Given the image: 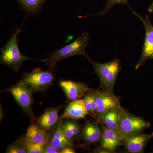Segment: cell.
Returning a JSON list of instances; mask_svg holds the SVG:
<instances>
[{
    "label": "cell",
    "instance_id": "6da1fadb",
    "mask_svg": "<svg viewBox=\"0 0 153 153\" xmlns=\"http://www.w3.org/2000/svg\"><path fill=\"white\" fill-rule=\"evenodd\" d=\"M22 26L17 29L5 45L1 49L0 62L10 66L14 71H19L23 62L26 60H36L44 62V60L33 59L24 56L19 50L18 36L22 32Z\"/></svg>",
    "mask_w": 153,
    "mask_h": 153
},
{
    "label": "cell",
    "instance_id": "7a4b0ae2",
    "mask_svg": "<svg viewBox=\"0 0 153 153\" xmlns=\"http://www.w3.org/2000/svg\"><path fill=\"white\" fill-rule=\"evenodd\" d=\"M89 37L88 33H82L79 37L71 44L63 48L53 51L44 59V62L50 67L55 66L58 61L75 55H82L88 59L89 56L85 52V49L88 44Z\"/></svg>",
    "mask_w": 153,
    "mask_h": 153
},
{
    "label": "cell",
    "instance_id": "3957f363",
    "mask_svg": "<svg viewBox=\"0 0 153 153\" xmlns=\"http://www.w3.org/2000/svg\"><path fill=\"white\" fill-rule=\"evenodd\" d=\"M88 60L92 64L100 79V88L103 90L113 92L117 78L122 68L120 60L115 58L109 62L100 63L95 62L90 57Z\"/></svg>",
    "mask_w": 153,
    "mask_h": 153
},
{
    "label": "cell",
    "instance_id": "277c9868",
    "mask_svg": "<svg viewBox=\"0 0 153 153\" xmlns=\"http://www.w3.org/2000/svg\"><path fill=\"white\" fill-rule=\"evenodd\" d=\"M55 75V66L46 71L37 68L31 72L23 73L19 82L30 87L34 92L44 93L53 84Z\"/></svg>",
    "mask_w": 153,
    "mask_h": 153
},
{
    "label": "cell",
    "instance_id": "5b68a950",
    "mask_svg": "<svg viewBox=\"0 0 153 153\" xmlns=\"http://www.w3.org/2000/svg\"><path fill=\"white\" fill-rule=\"evenodd\" d=\"M150 126L149 122L131 114L124 108L120 120L118 132L125 138L134 134L142 133L144 130Z\"/></svg>",
    "mask_w": 153,
    "mask_h": 153
},
{
    "label": "cell",
    "instance_id": "8992f818",
    "mask_svg": "<svg viewBox=\"0 0 153 153\" xmlns=\"http://www.w3.org/2000/svg\"><path fill=\"white\" fill-rule=\"evenodd\" d=\"M129 8L134 14L143 24L146 30V35L141 55L139 60L135 66V69L137 70L147 60L151 59L153 60V25L151 23L149 15H147L145 18H143L134 11L131 7Z\"/></svg>",
    "mask_w": 153,
    "mask_h": 153
},
{
    "label": "cell",
    "instance_id": "52a82bcc",
    "mask_svg": "<svg viewBox=\"0 0 153 153\" xmlns=\"http://www.w3.org/2000/svg\"><path fill=\"white\" fill-rule=\"evenodd\" d=\"M21 108L29 116L33 118L32 106L33 104V91L30 87L19 82L8 89Z\"/></svg>",
    "mask_w": 153,
    "mask_h": 153
},
{
    "label": "cell",
    "instance_id": "ba28073f",
    "mask_svg": "<svg viewBox=\"0 0 153 153\" xmlns=\"http://www.w3.org/2000/svg\"><path fill=\"white\" fill-rule=\"evenodd\" d=\"M95 98L97 110L96 120L100 122L105 114L121 106L118 99L113 92L109 91L96 90Z\"/></svg>",
    "mask_w": 153,
    "mask_h": 153
},
{
    "label": "cell",
    "instance_id": "9c48e42d",
    "mask_svg": "<svg viewBox=\"0 0 153 153\" xmlns=\"http://www.w3.org/2000/svg\"><path fill=\"white\" fill-rule=\"evenodd\" d=\"M58 85L65 93L68 102L81 99L94 90L84 83L71 80H59Z\"/></svg>",
    "mask_w": 153,
    "mask_h": 153
},
{
    "label": "cell",
    "instance_id": "30bf717a",
    "mask_svg": "<svg viewBox=\"0 0 153 153\" xmlns=\"http://www.w3.org/2000/svg\"><path fill=\"white\" fill-rule=\"evenodd\" d=\"M153 138V132L150 134L140 133L126 137L123 145L129 152L141 153L144 151L145 147L150 140Z\"/></svg>",
    "mask_w": 153,
    "mask_h": 153
},
{
    "label": "cell",
    "instance_id": "8fae6325",
    "mask_svg": "<svg viewBox=\"0 0 153 153\" xmlns=\"http://www.w3.org/2000/svg\"><path fill=\"white\" fill-rule=\"evenodd\" d=\"M102 133L100 141V149L114 152L120 145H123L124 139L121 135L115 130L108 128L102 124Z\"/></svg>",
    "mask_w": 153,
    "mask_h": 153
},
{
    "label": "cell",
    "instance_id": "7c38bea8",
    "mask_svg": "<svg viewBox=\"0 0 153 153\" xmlns=\"http://www.w3.org/2000/svg\"><path fill=\"white\" fill-rule=\"evenodd\" d=\"M64 105L49 108L37 120L38 126L49 133H52L60 121L58 112Z\"/></svg>",
    "mask_w": 153,
    "mask_h": 153
},
{
    "label": "cell",
    "instance_id": "4fadbf2b",
    "mask_svg": "<svg viewBox=\"0 0 153 153\" xmlns=\"http://www.w3.org/2000/svg\"><path fill=\"white\" fill-rule=\"evenodd\" d=\"M101 124L97 120L85 124L80 136L86 144H91L100 141L102 133V126H100Z\"/></svg>",
    "mask_w": 153,
    "mask_h": 153
},
{
    "label": "cell",
    "instance_id": "5bb4252c",
    "mask_svg": "<svg viewBox=\"0 0 153 153\" xmlns=\"http://www.w3.org/2000/svg\"><path fill=\"white\" fill-rule=\"evenodd\" d=\"M87 115L84 102L82 99H79L70 102L60 118L61 120L70 119L77 120L84 118Z\"/></svg>",
    "mask_w": 153,
    "mask_h": 153
},
{
    "label": "cell",
    "instance_id": "9a60e30c",
    "mask_svg": "<svg viewBox=\"0 0 153 153\" xmlns=\"http://www.w3.org/2000/svg\"><path fill=\"white\" fill-rule=\"evenodd\" d=\"M51 134L42 129L37 125L32 124L29 127L25 138L31 142L45 146L49 141Z\"/></svg>",
    "mask_w": 153,
    "mask_h": 153
},
{
    "label": "cell",
    "instance_id": "2e32d148",
    "mask_svg": "<svg viewBox=\"0 0 153 153\" xmlns=\"http://www.w3.org/2000/svg\"><path fill=\"white\" fill-rule=\"evenodd\" d=\"M61 120L56 126L51 135L49 142L51 144L60 152L63 148L66 147H73L74 146L73 142L66 138L61 127Z\"/></svg>",
    "mask_w": 153,
    "mask_h": 153
},
{
    "label": "cell",
    "instance_id": "e0dca14e",
    "mask_svg": "<svg viewBox=\"0 0 153 153\" xmlns=\"http://www.w3.org/2000/svg\"><path fill=\"white\" fill-rule=\"evenodd\" d=\"M17 2L28 18L40 13L47 0H17Z\"/></svg>",
    "mask_w": 153,
    "mask_h": 153
},
{
    "label": "cell",
    "instance_id": "ac0fdd59",
    "mask_svg": "<svg viewBox=\"0 0 153 153\" xmlns=\"http://www.w3.org/2000/svg\"><path fill=\"white\" fill-rule=\"evenodd\" d=\"M123 109V108L120 106L117 108L109 111L105 114L100 123L108 128L115 130L118 132L120 120Z\"/></svg>",
    "mask_w": 153,
    "mask_h": 153
},
{
    "label": "cell",
    "instance_id": "d6986e66",
    "mask_svg": "<svg viewBox=\"0 0 153 153\" xmlns=\"http://www.w3.org/2000/svg\"><path fill=\"white\" fill-rule=\"evenodd\" d=\"M61 120V127L66 138L71 142L76 139L80 135L81 127L74 120L66 119V120Z\"/></svg>",
    "mask_w": 153,
    "mask_h": 153
},
{
    "label": "cell",
    "instance_id": "ffe728a7",
    "mask_svg": "<svg viewBox=\"0 0 153 153\" xmlns=\"http://www.w3.org/2000/svg\"><path fill=\"white\" fill-rule=\"evenodd\" d=\"M96 90L91 91L83 97L85 108L87 110L88 115L93 118L96 119L97 116L96 102L95 98Z\"/></svg>",
    "mask_w": 153,
    "mask_h": 153
},
{
    "label": "cell",
    "instance_id": "44dd1931",
    "mask_svg": "<svg viewBox=\"0 0 153 153\" xmlns=\"http://www.w3.org/2000/svg\"><path fill=\"white\" fill-rule=\"evenodd\" d=\"M28 153H44V146L34 143L26 139L25 137L19 140Z\"/></svg>",
    "mask_w": 153,
    "mask_h": 153
},
{
    "label": "cell",
    "instance_id": "7402d4cb",
    "mask_svg": "<svg viewBox=\"0 0 153 153\" xmlns=\"http://www.w3.org/2000/svg\"><path fill=\"white\" fill-rule=\"evenodd\" d=\"M128 1V0H108L106 4H105V9L99 12L98 13L95 14V15H91V16H100V15L104 16L108 13H110L112 7L114 6L116 4H118L127 5L129 7H130L129 6Z\"/></svg>",
    "mask_w": 153,
    "mask_h": 153
},
{
    "label": "cell",
    "instance_id": "603a6c76",
    "mask_svg": "<svg viewBox=\"0 0 153 153\" xmlns=\"http://www.w3.org/2000/svg\"><path fill=\"white\" fill-rule=\"evenodd\" d=\"M6 153H27V152L21 143L19 142V141H17L9 146Z\"/></svg>",
    "mask_w": 153,
    "mask_h": 153
},
{
    "label": "cell",
    "instance_id": "cb8c5ba5",
    "mask_svg": "<svg viewBox=\"0 0 153 153\" xmlns=\"http://www.w3.org/2000/svg\"><path fill=\"white\" fill-rule=\"evenodd\" d=\"M60 152L53 146L50 142H48V143L45 145L44 146V153H59Z\"/></svg>",
    "mask_w": 153,
    "mask_h": 153
},
{
    "label": "cell",
    "instance_id": "d4e9b609",
    "mask_svg": "<svg viewBox=\"0 0 153 153\" xmlns=\"http://www.w3.org/2000/svg\"><path fill=\"white\" fill-rule=\"evenodd\" d=\"M75 153L73 147H66L60 151V153Z\"/></svg>",
    "mask_w": 153,
    "mask_h": 153
},
{
    "label": "cell",
    "instance_id": "484cf974",
    "mask_svg": "<svg viewBox=\"0 0 153 153\" xmlns=\"http://www.w3.org/2000/svg\"><path fill=\"white\" fill-rule=\"evenodd\" d=\"M148 12L150 13H153V2L152 4H151V5L149 7V8H148Z\"/></svg>",
    "mask_w": 153,
    "mask_h": 153
}]
</instances>
